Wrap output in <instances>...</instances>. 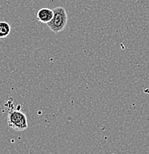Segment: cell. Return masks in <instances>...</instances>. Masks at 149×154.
Wrapping results in <instances>:
<instances>
[{
    "label": "cell",
    "instance_id": "cell-2",
    "mask_svg": "<svg viewBox=\"0 0 149 154\" xmlns=\"http://www.w3.org/2000/svg\"><path fill=\"white\" fill-rule=\"evenodd\" d=\"M7 122L10 128L17 131H23L28 127L26 115L20 110L9 112Z\"/></svg>",
    "mask_w": 149,
    "mask_h": 154
},
{
    "label": "cell",
    "instance_id": "cell-1",
    "mask_svg": "<svg viewBox=\"0 0 149 154\" xmlns=\"http://www.w3.org/2000/svg\"><path fill=\"white\" fill-rule=\"evenodd\" d=\"M54 17L46 25L54 33L62 31L68 23V15L65 9L62 7H57L53 9Z\"/></svg>",
    "mask_w": 149,
    "mask_h": 154
},
{
    "label": "cell",
    "instance_id": "cell-3",
    "mask_svg": "<svg viewBox=\"0 0 149 154\" xmlns=\"http://www.w3.org/2000/svg\"><path fill=\"white\" fill-rule=\"evenodd\" d=\"M54 17V11L50 8H42L37 12L36 17L39 22L47 24Z\"/></svg>",
    "mask_w": 149,
    "mask_h": 154
},
{
    "label": "cell",
    "instance_id": "cell-4",
    "mask_svg": "<svg viewBox=\"0 0 149 154\" xmlns=\"http://www.w3.org/2000/svg\"><path fill=\"white\" fill-rule=\"evenodd\" d=\"M11 25L7 22H0V38H6L11 33Z\"/></svg>",
    "mask_w": 149,
    "mask_h": 154
}]
</instances>
